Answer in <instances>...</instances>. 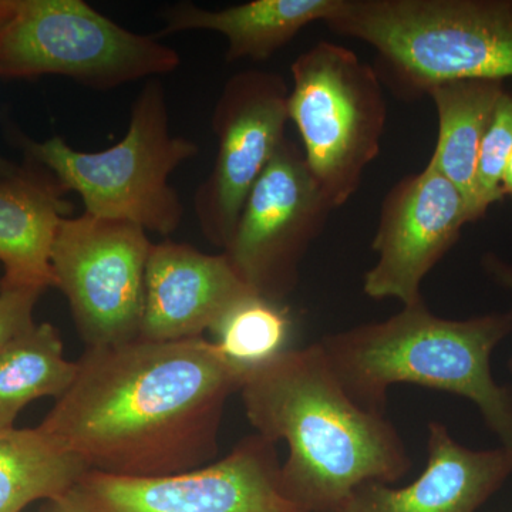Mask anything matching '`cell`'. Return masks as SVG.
<instances>
[{
  "mask_svg": "<svg viewBox=\"0 0 512 512\" xmlns=\"http://www.w3.org/2000/svg\"><path fill=\"white\" fill-rule=\"evenodd\" d=\"M89 468L42 427H0V512L55 500Z\"/></svg>",
  "mask_w": 512,
  "mask_h": 512,
  "instance_id": "obj_18",
  "label": "cell"
},
{
  "mask_svg": "<svg viewBox=\"0 0 512 512\" xmlns=\"http://www.w3.org/2000/svg\"><path fill=\"white\" fill-rule=\"evenodd\" d=\"M151 247L146 229L131 222L87 212L60 222L50 264L87 348L140 338Z\"/></svg>",
  "mask_w": 512,
  "mask_h": 512,
  "instance_id": "obj_9",
  "label": "cell"
},
{
  "mask_svg": "<svg viewBox=\"0 0 512 512\" xmlns=\"http://www.w3.org/2000/svg\"><path fill=\"white\" fill-rule=\"evenodd\" d=\"M427 451L426 468L412 484L360 485L330 512H476L512 474L504 447H464L437 421L430 423Z\"/></svg>",
  "mask_w": 512,
  "mask_h": 512,
  "instance_id": "obj_14",
  "label": "cell"
},
{
  "mask_svg": "<svg viewBox=\"0 0 512 512\" xmlns=\"http://www.w3.org/2000/svg\"><path fill=\"white\" fill-rule=\"evenodd\" d=\"M501 190H503V195H507L512 200V154L510 158H508L507 165H505V170L503 174V181H501Z\"/></svg>",
  "mask_w": 512,
  "mask_h": 512,
  "instance_id": "obj_24",
  "label": "cell"
},
{
  "mask_svg": "<svg viewBox=\"0 0 512 512\" xmlns=\"http://www.w3.org/2000/svg\"><path fill=\"white\" fill-rule=\"evenodd\" d=\"M503 93V84L495 80L443 83L427 93L439 117V137L430 163L463 194L471 222L481 144Z\"/></svg>",
  "mask_w": 512,
  "mask_h": 512,
  "instance_id": "obj_17",
  "label": "cell"
},
{
  "mask_svg": "<svg viewBox=\"0 0 512 512\" xmlns=\"http://www.w3.org/2000/svg\"><path fill=\"white\" fill-rule=\"evenodd\" d=\"M19 167L20 164L13 163V161L0 154V180H5V178L12 177L13 174L18 173Z\"/></svg>",
  "mask_w": 512,
  "mask_h": 512,
  "instance_id": "obj_25",
  "label": "cell"
},
{
  "mask_svg": "<svg viewBox=\"0 0 512 512\" xmlns=\"http://www.w3.org/2000/svg\"><path fill=\"white\" fill-rule=\"evenodd\" d=\"M512 154V94H501L485 133L478 157L474 221L480 220L494 202L503 200L501 181Z\"/></svg>",
  "mask_w": 512,
  "mask_h": 512,
  "instance_id": "obj_21",
  "label": "cell"
},
{
  "mask_svg": "<svg viewBox=\"0 0 512 512\" xmlns=\"http://www.w3.org/2000/svg\"><path fill=\"white\" fill-rule=\"evenodd\" d=\"M467 222L463 194L430 161L420 173L406 175L384 197L372 242L377 261L366 272L363 292L403 306L423 301L424 279L454 247Z\"/></svg>",
  "mask_w": 512,
  "mask_h": 512,
  "instance_id": "obj_12",
  "label": "cell"
},
{
  "mask_svg": "<svg viewBox=\"0 0 512 512\" xmlns=\"http://www.w3.org/2000/svg\"><path fill=\"white\" fill-rule=\"evenodd\" d=\"M291 87L281 74L242 70L222 87L212 113L218 151L194 195L202 235L224 249L234 235L249 192L286 138Z\"/></svg>",
  "mask_w": 512,
  "mask_h": 512,
  "instance_id": "obj_11",
  "label": "cell"
},
{
  "mask_svg": "<svg viewBox=\"0 0 512 512\" xmlns=\"http://www.w3.org/2000/svg\"><path fill=\"white\" fill-rule=\"evenodd\" d=\"M484 268L487 269L488 274L498 284L503 285L512 293V265L504 262L503 259L497 258L494 255H488L484 258ZM510 369L512 370V357L510 360Z\"/></svg>",
  "mask_w": 512,
  "mask_h": 512,
  "instance_id": "obj_23",
  "label": "cell"
},
{
  "mask_svg": "<svg viewBox=\"0 0 512 512\" xmlns=\"http://www.w3.org/2000/svg\"><path fill=\"white\" fill-rule=\"evenodd\" d=\"M333 210L302 147L286 137L249 192L222 254L249 289L284 302L298 284L302 259Z\"/></svg>",
  "mask_w": 512,
  "mask_h": 512,
  "instance_id": "obj_10",
  "label": "cell"
},
{
  "mask_svg": "<svg viewBox=\"0 0 512 512\" xmlns=\"http://www.w3.org/2000/svg\"><path fill=\"white\" fill-rule=\"evenodd\" d=\"M291 76L289 121L298 128L309 170L336 210L356 194L379 157L387 123L382 80L375 66L328 40L296 57Z\"/></svg>",
  "mask_w": 512,
  "mask_h": 512,
  "instance_id": "obj_7",
  "label": "cell"
},
{
  "mask_svg": "<svg viewBox=\"0 0 512 512\" xmlns=\"http://www.w3.org/2000/svg\"><path fill=\"white\" fill-rule=\"evenodd\" d=\"M326 25L372 47L380 80L409 100L443 83L512 77V2L342 0Z\"/></svg>",
  "mask_w": 512,
  "mask_h": 512,
  "instance_id": "obj_4",
  "label": "cell"
},
{
  "mask_svg": "<svg viewBox=\"0 0 512 512\" xmlns=\"http://www.w3.org/2000/svg\"><path fill=\"white\" fill-rule=\"evenodd\" d=\"M292 330L291 312L284 303L251 293L235 303L211 333L225 359L248 373L292 349Z\"/></svg>",
  "mask_w": 512,
  "mask_h": 512,
  "instance_id": "obj_20",
  "label": "cell"
},
{
  "mask_svg": "<svg viewBox=\"0 0 512 512\" xmlns=\"http://www.w3.org/2000/svg\"><path fill=\"white\" fill-rule=\"evenodd\" d=\"M251 293L255 292L239 278L224 254H204L174 241L153 244L138 339L178 342L201 338Z\"/></svg>",
  "mask_w": 512,
  "mask_h": 512,
  "instance_id": "obj_13",
  "label": "cell"
},
{
  "mask_svg": "<svg viewBox=\"0 0 512 512\" xmlns=\"http://www.w3.org/2000/svg\"><path fill=\"white\" fill-rule=\"evenodd\" d=\"M5 133L23 158L45 165L64 190L79 194L87 214L131 222L163 237L183 224V200L170 178L200 147L171 133L160 80H147L131 107L126 136L106 150H74L59 136L33 140L12 126Z\"/></svg>",
  "mask_w": 512,
  "mask_h": 512,
  "instance_id": "obj_5",
  "label": "cell"
},
{
  "mask_svg": "<svg viewBox=\"0 0 512 512\" xmlns=\"http://www.w3.org/2000/svg\"><path fill=\"white\" fill-rule=\"evenodd\" d=\"M180 66V53L157 36L123 28L83 0H0V79L60 76L107 92Z\"/></svg>",
  "mask_w": 512,
  "mask_h": 512,
  "instance_id": "obj_6",
  "label": "cell"
},
{
  "mask_svg": "<svg viewBox=\"0 0 512 512\" xmlns=\"http://www.w3.org/2000/svg\"><path fill=\"white\" fill-rule=\"evenodd\" d=\"M45 289L0 284V349L35 325L33 312Z\"/></svg>",
  "mask_w": 512,
  "mask_h": 512,
  "instance_id": "obj_22",
  "label": "cell"
},
{
  "mask_svg": "<svg viewBox=\"0 0 512 512\" xmlns=\"http://www.w3.org/2000/svg\"><path fill=\"white\" fill-rule=\"evenodd\" d=\"M67 191L45 165L23 158L18 173L0 180V284L56 288L50 255L57 228L72 217Z\"/></svg>",
  "mask_w": 512,
  "mask_h": 512,
  "instance_id": "obj_15",
  "label": "cell"
},
{
  "mask_svg": "<svg viewBox=\"0 0 512 512\" xmlns=\"http://www.w3.org/2000/svg\"><path fill=\"white\" fill-rule=\"evenodd\" d=\"M239 394L256 433L288 444L282 483L306 512L333 511L360 485L393 484L412 468L392 421L349 396L319 342L251 370Z\"/></svg>",
  "mask_w": 512,
  "mask_h": 512,
  "instance_id": "obj_2",
  "label": "cell"
},
{
  "mask_svg": "<svg viewBox=\"0 0 512 512\" xmlns=\"http://www.w3.org/2000/svg\"><path fill=\"white\" fill-rule=\"evenodd\" d=\"M77 375V362L63 355L59 330L35 323L0 349V427H13L19 413L42 397H62Z\"/></svg>",
  "mask_w": 512,
  "mask_h": 512,
  "instance_id": "obj_19",
  "label": "cell"
},
{
  "mask_svg": "<svg viewBox=\"0 0 512 512\" xmlns=\"http://www.w3.org/2000/svg\"><path fill=\"white\" fill-rule=\"evenodd\" d=\"M342 0H252L221 10L202 9L191 2L168 6L161 13L164 26L157 37L204 30L227 39L225 59H269L306 26L328 22Z\"/></svg>",
  "mask_w": 512,
  "mask_h": 512,
  "instance_id": "obj_16",
  "label": "cell"
},
{
  "mask_svg": "<svg viewBox=\"0 0 512 512\" xmlns=\"http://www.w3.org/2000/svg\"><path fill=\"white\" fill-rule=\"evenodd\" d=\"M512 333V312L467 320L439 318L424 301L382 322L319 340L339 382L360 406L386 413L394 384L464 397L512 456V392L495 382L491 355Z\"/></svg>",
  "mask_w": 512,
  "mask_h": 512,
  "instance_id": "obj_3",
  "label": "cell"
},
{
  "mask_svg": "<svg viewBox=\"0 0 512 512\" xmlns=\"http://www.w3.org/2000/svg\"><path fill=\"white\" fill-rule=\"evenodd\" d=\"M245 376L204 336L87 348L72 386L39 426L89 470L188 473L217 456L225 403Z\"/></svg>",
  "mask_w": 512,
  "mask_h": 512,
  "instance_id": "obj_1",
  "label": "cell"
},
{
  "mask_svg": "<svg viewBox=\"0 0 512 512\" xmlns=\"http://www.w3.org/2000/svg\"><path fill=\"white\" fill-rule=\"evenodd\" d=\"M275 446L256 433L222 460L173 476L89 470L40 512H306L286 494Z\"/></svg>",
  "mask_w": 512,
  "mask_h": 512,
  "instance_id": "obj_8",
  "label": "cell"
}]
</instances>
